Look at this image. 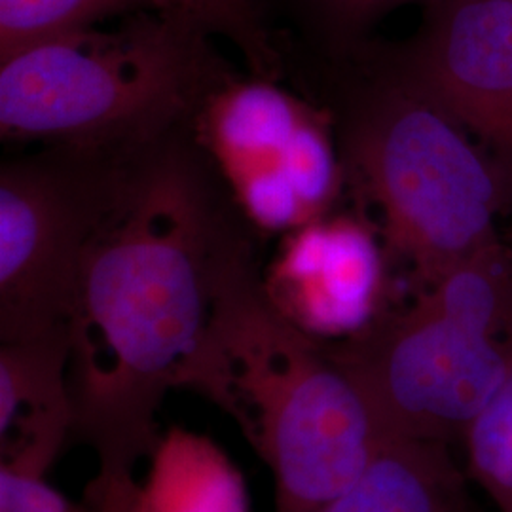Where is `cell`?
I'll return each instance as SVG.
<instances>
[{
    "instance_id": "cell-7",
    "label": "cell",
    "mask_w": 512,
    "mask_h": 512,
    "mask_svg": "<svg viewBox=\"0 0 512 512\" xmlns=\"http://www.w3.org/2000/svg\"><path fill=\"white\" fill-rule=\"evenodd\" d=\"M380 57L512 171V0H423L416 35Z\"/></svg>"
},
{
    "instance_id": "cell-19",
    "label": "cell",
    "mask_w": 512,
    "mask_h": 512,
    "mask_svg": "<svg viewBox=\"0 0 512 512\" xmlns=\"http://www.w3.org/2000/svg\"><path fill=\"white\" fill-rule=\"evenodd\" d=\"M465 512H471V511H465Z\"/></svg>"
},
{
    "instance_id": "cell-12",
    "label": "cell",
    "mask_w": 512,
    "mask_h": 512,
    "mask_svg": "<svg viewBox=\"0 0 512 512\" xmlns=\"http://www.w3.org/2000/svg\"><path fill=\"white\" fill-rule=\"evenodd\" d=\"M147 461L129 512H251L245 476L205 435L169 427Z\"/></svg>"
},
{
    "instance_id": "cell-2",
    "label": "cell",
    "mask_w": 512,
    "mask_h": 512,
    "mask_svg": "<svg viewBox=\"0 0 512 512\" xmlns=\"http://www.w3.org/2000/svg\"><path fill=\"white\" fill-rule=\"evenodd\" d=\"M177 389L234 421L274 476L277 512H311L342 492L387 439L327 346L272 304L245 247L222 274L211 325Z\"/></svg>"
},
{
    "instance_id": "cell-14",
    "label": "cell",
    "mask_w": 512,
    "mask_h": 512,
    "mask_svg": "<svg viewBox=\"0 0 512 512\" xmlns=\"http://www.w3.org/2000/svg\"><path fill=\"white\" fill-rule=\"evenodd\" d=\"M167 6V0H0V59L48 38Z\"/></svg>"
},
{
    "instance_id": "cell-17",
    "label": "cell",
    "mask_w": 512,
    "mask_h": 512,
    "mask_svg": "<svg viewBox=\"0 0 512 512\" xmlns=\"http://www.w3.org/2000/svg\"><path fill=\"white\" fill-rule=\"evenodd\" d=\"M408 2L414 0H304L317 31L340 52L363 48L368 33Z\"/></svg>"
},
{
    "instance_id": "cell-9",
    "label": "cell",
    "mask_w": 512,
    "mask_h": 512,
    "mask_svg": "<svg viewBox=\"0 0 512 512\" xmlns=\"http://www.w3.org/2000/svg\"><path fill=\"white\" fill-rule=\"evenodd\" d=\"M311 109L270 76H256L226 78L196 112L200 143L260 230L287 234L313 220L289 177L294 139Z\"/></svg>"
},
{
    "instance_id": "cell-13",
    "label": "cell",
    "mask_w": 512,
    "mask_h": 512,
    "mask_svg": "<svg viewBox=\"0 0 512 512\" xmlns=\"http://www.w3.org/2000/svg\"><path fill=\"white\" fill-rule=\"evenodd\" d=\"M418 298L478 334L512 346V243L478 247L420 289Z\"/></svg>"
},
{
    "instance_id": "cell-1",
    "label": "cell",
    "mask_w": 512,
    "mask_h": 512,
    "mask_svg": "<svg viewBox=\"0 0 512 512\" xmlns=\"http://www.w3.org/2000/svg\"><path fill=\"white\" fill-rule=\"evenodd\" d=\"M245 247L190 154L164 139L131 156L82 260L69 325L73 440L97 459L84 505L129 512L158 414L205 340L220 279Z\"/></svg>"
},
{
    "instance_id": "cell-5",
    "label": "cell",
    "mask_w": 512,
    "mask_h": 512,
    "mask_svg": "<svg viewBox=\"0 0 512 512\" xmlns=\"http://www.w3.org/2000/svg\"><path fill=\"white\" fill-rule=\"evenodd\" d=\"M131 154L67 147L0 173V342L69 330L82 260Z\"/></svg>"
},
{
    "instance_id": "cell-10",
    "label": "cell",
    "mask_w": 512,
    "mask_h": 512,
    "mask_svg": "<svg viewBox=\"0 0 512 512\" xmlns=\"http://www.w3.org/2000/svg\"><path fill=\"white\" fill-rule=\"evenodd\" d=\"M69 330L0 342V465L46 476L73 440Z\"/></svg>"
},
{
    "instance_id": "cell-3",
    "label": "cell",
    "mask_w": 512,
    "mask_h": 512,
    "mask_svg": "<svg viewBox=\"0 0 512 512\" xmlns=\"http://www.w3.org/2000/svg\"><path fill=\"white\" fill-rule=\"evenodd\" d=\"M209 37L167 6L31 44L0 59L2 135L120 154L156 145L228 78Z\"/></svg>"
},
{
    "instance_id": "cell-15",
    "label": "cell",
    "mask_w": 512,
    "mask_h": 512,
    "mask_svg": "<svg viewBox=\"0 0 512 512\" xmlns=\"http://www.w3.org/2000/svg\"><path fill=\"white\" fill-rule=\"evenodd\" d=\"M461 442L469 473L501 512H512V365Z\"/></svg>"
},
{
    "instance_id": "cell-16",
    "label": "cell",
    "mask_w": 512,
    "mask_h": 512,
    "mask_svg": "<svg viewBox=\"0 0 512 512\" xmlns=\"http://www.w3.org/2000/svg\"><path fill=\"white\" fill-rule=\"evenodd\" d=\"M211 37L228 38L258 76H270L275 54L251 0H167Z\"/></svg>"
},
{
    "instance_id": "cell-4",
    "label": "cell",
    "mask_w": 512,
    "mask_h": 512,
    "mask_svg": "<svg viewBox=\"0 0 512 512\" xmlns=\"http://www.w3.org/2000/svg\"><path fill=\"white\" fill-rule=\"evenodd\" d=\"M346 160L382 215L387 253L423 289L499 238L512 171L420 93L382 74L346 129Z\"/></svg>"
},
{
    "instance_id": "cell-8",
    "label": "cell",
    "mask_w": 512,
    "mask_h": 512,
    "mask_svg": "<svg viewBox=\"0 0 512 512\" xmlns=\"http://www.w3.org/2000/svg\"><path fill=\"white\" fill-rule=\"evenodd\" d=\"M283 236L262 285L298 329L342 342L384 313L387 249L365 219L327 213Z\"/></svg>"
},
{
    "instance_id": "cell-11",
    "label": "cell",
    "mask_w": 512,
    "mask_h": 512,
    "mask_svg": "<svg viewBox=\"0 0 512 512\" xmlns=\"http://www.w3.org/2000/svg\"><path fill=\"white\" fill-rule=\"evenodd\" d=\"M450 446L385 439L365 471L311 512H465Z\"/></svg>"
},
{
    "instance_id": "cell-6",
    "label": "cell",
    "mask_w": 512,
    "mask_h": 512,
    "mask_svg": "<svg viewBox=\"0 0 512 512\" xmlns=\"http://www.w3.org/2000/svg\"><path fill=\"white\" fill-rule=\"evenodd\" d=\"M387 439L450 446L512 365V346L486 338L416 296L368 329L327 346Z\"/></svg>"
},
{
    "instance_id": "cell-18",
    "label": "cell",
    "mask_w": 512,
    "mask_h": 512,
    "mask_svg": "<svg viewBox=\"0 0 512 512\" xmlns=\"http://www.w3.org/2000/svg\"><path fill=\"white\" fill-rule=\"evenodd\" d=\"M0 512H92L54 488L46 476L0 465Z\"/></svg>"
}]
</instances>
